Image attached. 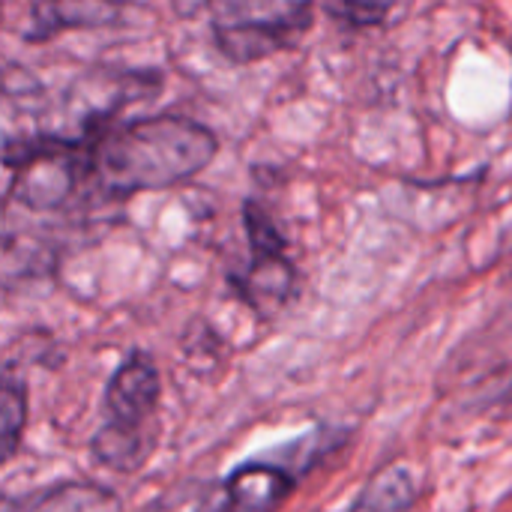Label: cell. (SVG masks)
<instances>
[{
    "mask_svg": "<svg viewBox=\"0 0 512 512\" xmlns=\"http://www.w3.org/2000/svg\"><path fill=\"white\" fill-rule=\"evenodd\" d=\"M219 153V138L198 120L159 114L114 123L90 141V177L99 192L129 198L198 177Z\"/></svg>",
    "mask_w": 512,
    "mask_h": 512,
    "instance_id": "cell-1",
    "label": "cell"
},
{
    "mask_svg": "<svg viewBox=\"0 0 512 512\" xmlns=\"http://www.w3.org/2000/svg\"><path fill=\"white\" fill-rule=\"evenodd\" d=\"M159 396L162 378L156 363L147 354L132 351L105 387L102 426L90 438V456L102 468L117 474H135L144 468L159 438Z\"/></svg>",
    "mask_w": 512,
    "mask_h": 512,
    "instance_id": "cell-2",
    "label": "cell"
},
{
    "mask_svg": "<svg viewBox=\"0 0 512 512\" xmlns=\"http://www.w3.org/2000/svg\"><path fill=\"white\" fill-rule=\"evenodd\" d=\"M312 3H216L210 6V33L231 63H258L291 51L312 30Z\"/></svg>",
    "mask_w": 512,
    "mask_h": 512,
    "instance_id": "cell-3",
    "label": "cell"
},
{
    "mask_svg": "<svg viewBox=\"0 0 512 512\" xmlns=\"http://www.w3.org/2000/svg\"><path fill=\"white\" fill-rule=\"evenodd\" d=\"M12 165V195L27 210L63 207L81 180L90 177V144L63 135H42L6 150Z\"/></svg>",
    "mask_w": 512,
    "mask_h": 512,
    "instance_id": "cell-4",
    "label": "cell"
},
{
    "mask_svg": "<svg viewBox=\"0 0 512 512\" xmlns=\"http://www.w3.org/2000/svg\"><path fill=\"white\" fill-rule=\"evenodd\" d=\"M318 456L321 450L306 438L294 444V456L243 462L207 495L198 512H279Z\"/></svg>",
    "mask_w": 512,
    "mask_h": 512,
    "instance_id": "cell-5",
    "label": "cell"
},
{
    "mask_svg": "<svg viewBox=\"0 0 512 512\" xmlns=\"http://www.w3.org/2000/svg\"><path fill=\"white\" fill-rule=\"evenodd\" d=\"M243 225L249 237V267L237 279V288L258 315H276L291 297L294 264L285 252L282 234L261 204H243Z\"/></svg>",
    "mask_w": 512,
    "mask_h": 512,
    "instance_id": "cell-6",
    "label": "cell"
},
{
    "mask_svg": "<svg viewBox=\"0 0 512 512\" xmlns=\"http://www.w3.org/2000/svg\"><path fill=\"white\" fill-rule=\"evenodd\" d=\"M117 18H120V6L111 3H33L24 27V39L42 42L72 27H108Z\"/></svg>",
    "mask_w": 512,
    "mask_h": 512,
    "instance_id": "cell-7",
    "label": "cell"
},
{
    "mask_svg": "<svg viewBox=\"0 0 512 512\" xmlns=\"http://www.w3.org/2000/svg\"><path fill=\"white\" fill-rule=\"evenodd\" d=\"M417 480L408 465H384L375 471L345 512H414Z\"/></svg>",
    "mask_w": 512,
    "mask_h": 512,
    "instance_id": "cell-8",
    "label": "cell"
},
{
    "mask_svg": "<svg viewBox=\"0 0 512 512\" xmlns=\"http://www.w3.org/2000/svg\"><path fill=\"white\" fill-rule=\"evenodd\" d=\"M33 512H123L120 498L87 480H66L30 498Z\"/></svg>",
    "mask_w": 512,
    "mask_h": 512,
    "instance_id": "cell-9",
    "label": "cell"
},
{
    "mask_svg": "<svg viewBox=\"0 0 512 512\" xmlns=\"http://www.w3.org/2000/svg\"><path fill=\"white\" fill-rule=\"evenodd\" d=\"M27 426V393L18 384H0V465L12 462Z\"/></svg>",
    "mask_w": 512,
    "mask_h": 512,
    "instance_id": "cell-10",
    "label": "cell"
},
{
    "mask_svg": "<svg viewBox=\"0 0 512 512\" xmlns=\"http://www.w3.org/2000/svg\"><path fill=\"white\" fill-rule=\"evenodd\" d=\"M327 12L342 18L345 24L366 27V24H378L390 12V6L387 3H339V6L333 3V6H327Z\"/></svg>",
    "mask_w": 512,
    "mask_h": 512,
    "instance_id": "cell-11",
    "label": "cell"
},
{
    "mask_svg": "<svg viewBox=\"0 0 512 512\" xmlns=\"http://www.w3.org/2000/svg\"><path fill=\"white\" fill-rule=\"evenodd\" d=\"M0 512H33L30 510V498L18 501V498H6V495H0Z\"/></svg>",
    "mask_w": 512,
    "mask_h": 512,
    "instance_id": "cell-12",
    "label": "cell"
}]
</instances>
